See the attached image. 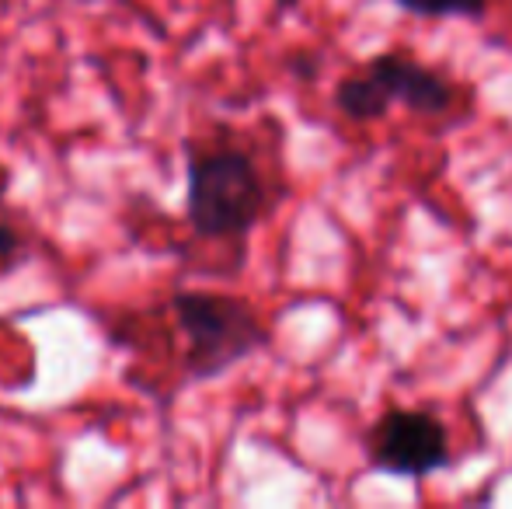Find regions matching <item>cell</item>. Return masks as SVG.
Returning <instances> with one entry per match:
<instances>
[{"label": "cell", "mask_w": 512, "mask_h": 509, "mask_svg": "<svg viewBox=\"0 0 512 509\" xmlns=\"http://www.w3.org/2000/svg\"><path fill=\"white\" fill-rule=\"evenodd\" d=\"M0 185H7V168H0Z\"/></svg>", "instance_id": "9c48e42d"}, {"label": "cell", "mask_w": 512, "mask_h": 509, "mask_svg": "<svg viewBox=\"0 0 512 509\" xmlns=\"http://www.w3.org/2000/svg\"><path fill=\"white\" fill-rule=\"evenodd\" d=\"M25 252V241H21V234L14 231L7 220H0V265L11 262V258H18Z\"/></svg>", "instance_id": "52a82bcc"}, {"label": "cell", "mask_w": 512, "mask_h": 509, "mask_svg": "<svg viewBox=\"0 0 512 509\" xmlns=\"http://www.w3.org/2000/svg\"><path fill=\"white\" fill-rule=\"evenodd\" d=\"M373 77L387 88L394 105H405L411 116L436 119L443 112H450L457 88L446 81L439 70H429L425 63H418L415 56L405 53H377L366 63Z\"/></svg>", "instance_id": "277c9868"}, {"label": "cell", "mask_w": 512, "mask_h": 509, "mask_svg": "<svg viewBox=\"0 0 512 509\" xmlns=\"http://www.w3.org/2000/svg\"><path fill=\"white\" fill-rule=\"evenodd\" d=\"M335 109L352 123H377L394 109V102L384 84L366 70V74H345L335 84Z\"/></svg>", "instance_id": "5b68a950"}, {"label": "cell", "mask_w": 512, "mask_h": 509, "mask_svg": "<svg viewBox=\"0 0 512 509\" xmlns=\"http://www.w3.org/2000/svg\"><path fill=\"white\" fill-rule=\"evenodd\" d=\"M269 213L262 171L244 150H199L185 154V217L206 241L248 238Z\"/></svg>", "instance_id": "6da1fadb"}, {"label": "cell", "mask_w": 512, "mask_h": 509, "mask_svg": "<svg viewBox=\"0 0 512 509\" xmlns=\"http://www.w3.org/2000/svg\"><path fill=\"white\" fill-rule=\"evenodd\" d=\"M290 70H293V74H300V77H314L317 74V60H314V56H293Z\"/></svg>", "instance_id": "ba28073f"}, {"label": "cell", "mask_w": 512, "mask_h": 509, "mask_svg": "<svg viewBox=\"0 0 512 509\" xmlns=\"http://www.w3.org/2000/svg\"><path fill=\"white\" fill-rule=\"evenodd\" d=\"M405 14L415 18H464L481 21L488 14V0H391Z\"/></svg>", "instance_id": "8992f818"}, {"label": "cell", "mask_w": 512, "mask_h": 509, "mask_svg": "<svg viewBox=\"0 0 512 509\" xmlns=\"http://www.w3.org/2000/svg\"><path fill=\"white\" fill-rule=\"evenodd\" d=\"M171 314L185 339L189 381H216L237 363L269 346V328L244 297L209 290H178Z\"/></svg>", "instance_id": "7a4b0ae2"}, {"label": "cell", "mask_w": 512, "mask_h": 509, "mask_svg": "<svg viewBox=\"0 0 512 509\" xmlns=\"http://www.w3.org/2000/svg\"><path fill=\"white\" fill-rule=\"evenodd\" d=\"M366 461L380 475L422 482L453 464L450 429L422 408H387L366 433Z\"/></svg>", "instance_id": "3957f363"}]
</instances>
